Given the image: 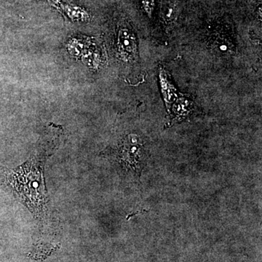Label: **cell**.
Segmentation results:
<instances>
[{
	"label": "cell",
	"mask_w": 262,
	"mask_h": 262,
	"mask_svg": "<svg viewBox=\"0 0 262 262\" xmlns=\"http://www.w3.org/2000/svg\"><path fill=\"white\" fill-rule=\"evenodd\" d=\"M24 170V176L20 174L18 177V184H20V191H24V195L30 201L31 203H37V208H40L41 203H43L44 192L41 181L40 174L36 170Z\"/></svg>",
	"instance_id": "1"
},
{
	"label": "cell",
	"mask_w": 262,
	"mask_h": 262,
	"mask_svg": "<svg viewBox=\"0 0 262 262\" xmlns=\"http://www.w3.org/2000/svg\"><path fill=\"white\" fill-rule=\"evenodd\" d=\"M119 48L120 51L127 56L134 55L136 51L135 37L127 28H121L119 32Z\"/></svg>",
	"instance_id": "2"
},
{
	"label": "cell",
	"mask_w": 262,
	"mask_h": 262,
	"mask_svg": "<svg viewBox=\"0 0 262 262\" xmlns=\"http://www.w3.org/2000/svg\"><path fill=\"white\" fill-rule=\"evenodd\" d=\"M66 11H67V14L70 15L71 18L74 19L85 20V19L89 18V15L84 10L81 9L78 7H67Z\"/></svg>",
	"instance_id": "3"
},
{
	"label": "cell",
	"mask_w": 262,
	"mask_h": 262,
	"mask_svg": "<svg viewBox=\"0 0 262 262\" xmlns=\"http://www.w3.org/2000/svg\"><path fill=\"white\" fill-rule=\"evenodd\" d=\"M141 5L146 14L151 18L155 8V0H141Z\"/></svg>",
	"instance_id": "4"
},
{
	"label": "cell",
	"mask_w": 262,
	"mask_h": 262,
	"mask_svg": "<svg viewBox=\"0 0 262 262\" xmlns=\"http://www.w3.org/2000/svg\"><path fill=\"white\" fill-rule=\"evenodd\" d=\"M174 13V8L173 6L168 7V11L165 13V16L167 18H173Z\"/></svg>",
	"instance_id": "5"
},
{
	"label": "cell",
	"mask_w": 262,
	"mask_h": 262,
	"mask_svg": "<svg viewBox=\"0 0 262 262\" xmlns=\"http://www.w3.org/2000/svg\"><path fill=\"white\" fill-rule=\"evenodd\" d=\"M51 1L54 2L55 3H58V0H51Z\"/></svg>",
	"instance_id": "6"
}]
</instances>
